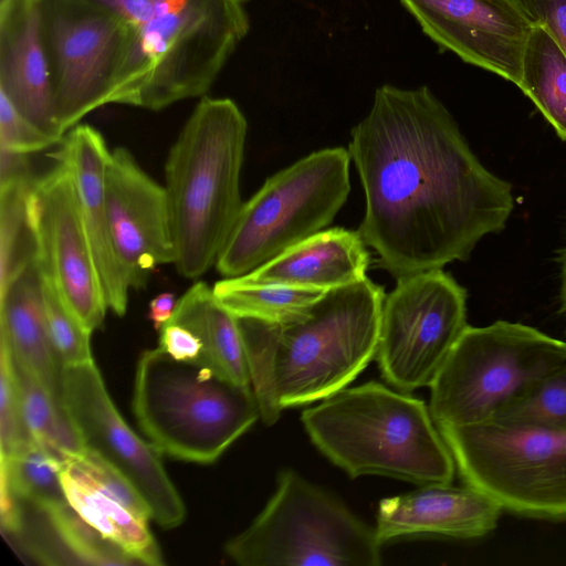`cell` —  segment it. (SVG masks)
<instances>
[{
  "label": "cell",
  "mask_w": 566,
  "mask_h": 566,
  "mask_svg": "<svg viewBox=\"0 0 566 566\" xmlns=\"http://www.w3.org/2000/svg\"><path fill=\"white\" fill-rule=\"evenodd\" d=\"M85 474L98 489L111 495L142 520L149 521L151 511L139 492L114 467L95 452L85 449L83 453L67 461Z\"/></svg>",
  "instance_id": "cell-33"
},
{
  "label": "cell",
  "mask_w": 566,
  "mask_h": 566,
  "mask_svg": "<svg viewBox=\"0 0 566 566\" xmlns=\"http://www.w3.org/2000/svg\"><path fill=\"white\" fill-rule=\"evenodd\" d=\"M0 338L15 361L63 401V366L50 338L34 260L0 293Z\"/></svg>",
  "instance_id": "cell-21"
},
{
  "label": "cell",
  "mask_w": 566,
  "mask_h": 566,
  "mask_svg": "<svg viewBox=\"0 0 566 566\" xmlns=\"http://www.w3.org/2000/svg\"><path fill=\"white\" fill-rule=\"evenodd\" d=\"M217 302L235 317L287 323L303 316L325 292L274 283L224 277L213 286Z\"/></svg>",
  "instance_id": "cell-25"
},
{
  "label": "cell",
  "mask_w": 566,
  "mask_h": 566,
  "mask_svg": "<svg viewBox=\"0 0 566 566\" xmlns=\"http://www.w3.org/2000/svg\"><path fill=\"white\" fill-rule=\"evenodd\" d=\"M177 300L172 293L164 292L155 296L149 303V319L153 322L156 331L171 318Z\"/></svg>",
  "instance_id": "cell-38"
},
{
  "label": "cell",
  "mask_w": 566,
  "mask_h": 566,
  "mask_svg": "<svg viewBox=\"0 0 566 566\" xmlns=\"http://www.w3.org/2000/svg\"><path fill=\"white\" fill-rule=\"evenodd\" d=\"M358 231L322 230L254 271L238 276L250 283H274L331 290L366 277L370 262Z\"/></svg>",
  "instance_id": "cell-20"
},
{
  "label": "cell",
  "mask_w": 566,
  "mask_h": 566,
  "mask_svg": "<svg viewBox=\"0 0 566 566\" xmlns=\"http://www.w3.org/2000/svg\"><path fill=\"white\" fill-rule=\"evenodd\" d=\"M62 484L67 502L81 517L138 564H165L159 546L148 528V521L136 516L70 464L62 471Z\"/></svg>",
  "instance_id": "cell-23"
},
{
  "label": "cell",
  "mask_w": 566,
  "mask_h": 566,
  "mask_svg": "<svg viewBox=\"0 0 566 566\" xmlns=\"http://www.w3.org/2000/svg\"><path fill=\"white\" fill-rule=\"evenodd\" d=\"M381 545L375 527L337 497L283 470L264 509L224 552L242 566H377Z\"/></svg>",
  "instance_id": "cell-8"
},
{
  "label": "cell",
  "mask_w": 566,
  "mask_h": 566,
  "mask_svg": "<svg viewBox=\"0 0 566 566\" xmlns=\"http://www.w3.org/2000/svg\"><path fill=\"white\" fill-rule=\"evenodd\" d=\"M40 276L46 325L61 365L64 367L92 360V333L66 308L50 281L41 273Z\"/></svg>",
  "instance_id": "cell-31"
},
{
  "label": "cell",
  "mask_w": 566,
  "mask_h": 566,
  "mask_svg": "<svg viewBox=\"0 0 566 566\" xmlns=\"http://www.w3.org/2000/svg\"><path fill=\"white\" fill-rule=\"evenodd\" d=\"M565 365L566 343L532 326L468 325L429 386L430 413L438 427L493 421Z\"/></svg>",
  "instance_id": "cell-7"
},
{
  "label": "cell",
  "mask_w": 566,
  "mask_h": 566,
  "mask_svg": "<svg viewBox=\"0 0 566 566\" xmlns=\"http://www.w3.org/2000/svg\"><path fill=\"white\" fill-rule=\"evenodd\" d=\"M133 411L161 454L200 464L217 461L260 418L251 386L159 346L137 361Z\"/></svg>",
  "instance_id": "cell-6"
},
{
  "label": "cell",
  "mask_w": 566,
  "mask_h": 566,
  "mask_svg": "<svg viewBox=\"0 0 566 566\" xmlns=\"http://www.w3.org/2000/svg\"><path fill=\"white\" fill-rule=\"evenodd\" d=\"M532 27H539L566 54V0H513Z\"/></svg>",
  "instance_id": "cell-35"
},
{
  "label": "cell",
  "mask_w": 566,
  "mask_h": 566,
  "mask_svg": "<svg viewBox=\"0 0 566 566\" xmlns=\"http://www.w3.org/2000/svg\"><path fill=\"white\" fill-rule=\"evenodd\" d=\"M247 129L232 99L202 96L169 150L164 187L172 264L186 279H198L216 264L241 210Z\"/></svg>",
  "instance_id": "cell-4"
},
{
  "label": "cell",
  "mask_w": 566,
  "mask_h": 566,
  "mask_svg": "<svg viewBox=\"0 0 566 566\" xmlns=\"http://www.w3.org/2000/svg\"><path fill=\"white\" fill-rule=\"evenodd\" d=\"M441 49L517 86L532 25L513 0H399Z\"/></svg>",
  "instance_id": "cell-15"
},
{
  "label": "cell",
  "mask_w": 566,
  "mask_h": 566,
  "mask_svg": "<svg viewBox=\"0 0 566 566\" xmlns=\"http://www.w3.org/2000/svg\"><path fill=\"white\" fill-rule=\"evenodd\" d=\"M34 179L0 187V293L34 260L25 214Z\"/></svg>",
  "instance_id": "cell-28"
},
{
  "label": "cell",
  "mask_w": 566,
  "mask_h": 566,
  "mask_svg": "<svg viewBox=\"0 0 566 566\" xmlns=\"http://www.w3.org/2000/svg\"><path fill=\"white\" fill-rule=\"evenodd\" d=\"M159 347L177 360H196L202 350L200 339L188 328L166 323L159 331Z\"/></svg>",
  "instance_id": "cell-36"
},
{
  "label": "cell",
  "mask_w": 566,
  "mask_h": 566,
  "mask_svg": "<svg viewBox=\"0 0 566 566\" xmlns=\"http://www.w3.org/2000/svg\"><path fill=\"white\" fill-rule=\"evenodd\" d=\"M314 446L349 476L451 483L455 463L422 400L370 381L343 388L302 413Z\"/></svg>",
  "instance_id": "cell-5"
},
{
  "label": "cell",
  "mask_w": 566,
  "mask_h": 566,
  "mask_svg": "<svg viewBox=\"0 0 566 566\" xmlns=\"http://www.w3.org/2000/svg\"><path fill=\"white\" fill-rule=\"evenodd\" d=\"M93 1L128 30L108 104L160 111L203 96L250 28V0Z\"/></svg>",
  "instance_id": "cell-3"
},
{
  "label": "cell",
  "mask_w": 566,
  "mask_h": 566,
  "mask_svg": "<svg viewBox=\"0 0 566 566\" xmlns=\"http://www.w3.org/2000/svg\"><path fill=\"white\" fill-rule=\"evenodd\" d=\"M59 144L27 119L8 99L0 93V148L30 155L44 150Z\"/></svg>",
  "instance_id": "cell-34"
},
{
  "label": "cell",
  "mask_w": 566,
  "mask_h": 566,
  "mask_svg": "<svg viewBox=\"0 0 566 566\" xmlns=\"http://www.w3.org/2000/svg\"><path fill=\"white\" fill-rule=\"evenodd\" d=\"M493 421L566 430V365L545 377Z\"/></svg>",
  "instance_id": "cell-30"
},
{
  "label": "cell",
  "mask_w": 566,
  "mask_h": 566,
  "mask_svg": "<svg viewBox=\"0 0 566 566\" xmlns=\"http://www.w3.org/2000/svg\"><path fill=\"white\" fill-rule=\"evenodd\" d=\"M28 157L0 148V187L33 179Z\"/></svg>",
  "instance_id": "cell-37"
},
{
  "label": "cell",
  "mask_w": 566,
  "mask_h": 566,
  "mask_svg": "<svg viewBox=\"0 0 566 566\" xmlns=\"http://www.w3.org/2000/svg\"><path fill=\"white\" fill-rule=\"evenodd\" d=\"M65 465L32 439L12 454L0 458V482L20 501L40 509L62 505L69 503L62 484Z\"/></svg>",
  "instance_id": "cell-27"
},
{
  "label": "cell",
  "mask_w": 566,
  "mask_h": 566,
  "mask_svg": "<svg viewBox=\"0 0 566 566\" xmlns=\"http://www.w3.org/2000/svg\"><path fill=\"white\" fill-rule=\"evenodd\" d=\"M0 93L32 124L61 142L48 56L31 0L0 9Z\"/></svg>",
  "instance_id": "cell-19"
},
{
  "label": "cell",
  "mask_w": 566,
  "mask_h": 566,
  "mask_svg": "<svg viewBox=\"0 0 566 566\" xmlns=\"http://www.w3.org/2000/svg\"><path fill=\"white\" fill-rule=\"evenodd\" d=\"M109 227L117 260L130 287L143 289L153 270L174 263L175 248L165 187L132 153H109L105 177Z\"/></svg>",
  "instance_id": "cell-16"
},
{
  "label": "cell",
  "mask_w": 566,
  "mask_h": 566,
  "mask_svg": "<svg viewBox=\"0 0 566 566\" xmlns=\"http://www.w3.org/2000/svg\"><path fill=\"white\" fill-rule=\"evenodd\" d=\"M14 366L23 419L31 438L65 463L83 453L84 443L63 401L55 398L15 359Z\"/></svg>",
  "instance_id": "cell-26"
},
{
  "label": "cell",
  "mask_w": 566,
  "mask_h": 566,
  "mask_svg": "<svg viewBox=\"0 0 566 566\" xmlns=\"http://www.w3.org/2000/svg\"><path fill=\"white\" fill-rule=\"evenodd\" d=\"M517 87L566 140V54L539 27H532Z\"/></svg>",
  "instance_id": "cell-24"
},
{
  "label": "cell",
  "mask_w": 566,
  "mask_h": 566,
  "mask_svg": "<svg viewBox=\"0 0 566 566\" xmlns=\"http://www.w3.org/2000/svg\"><path fill=\"white\" fill-rule=\"evenodd\" d=\"M62 400L85 449L98 454L132 483L158 525L179 526L186 507L165 470L161 453L123 419L93 359L63 367Z\"/></svg>",
  "instance_id": "cell-14"
},
{
  "label": "cell",
  "mask_w": 566,
  "mask_h": 566,
  "mask_svg": "<svg viewBox=\"0 0 566 566\" xmlns=\"http://www.w3.org/2000/svg\"><path fill=\"white\" fill-rule=\"evenodd\" d=\"M31 440L23 419L14 359L8 343L0 338V458Z\"/></svg>",
  "instance_id": "cell-32"
},
{
  "label": "cell",
  "mask_w": 566,
  "mask_h": 566,
  "mask_svg": "<svg viewBox=\"0 0 566 566\" xmlns=\"http://www.w3.org/2000/svg\"><path fill=\"white\" fill-rule=\"evenodd\" d=\"M438 428L465 483L502 510L566 518V430L500 421Z\"/></svg>",
  "instance_id": "cell-10"
},
{
  "label": "cell",
  "mask_w": 566,
  "mask_h": 566,
  "mask_svg": "<svg viewBox=\"0 0 566 566\" xmlns=\"http://www.w3.org/2000/svg\"><path fill=\"white\" fill-rule=\"evenodd\" d=\"M560 263V305L566 315V248L563 251Z\"/></svg>",
  "instance_id": "cell-39"
},
{
  "label": "cell",
  "mask_w": 566,
  "mask_h": 566,
  "mask_svg": "<svg viewBox=\"0 0 566 566\" xmlns=\"http://www.w3.org/2000/svg\"><path fill=\"white\" fill-rule=\"evenodd\" d=\"M53 86L54 118L63 136L107 105L128 45L125 23L93 0H31Z\"/></svg>",
  "instance_id": "cell-11"
},
{
  "label": "cell",
  "mask_w": 566,
  "mask_h": 566,
  "mask_svg": "<svg viewBox=\"0 0 566 566\" xmlns=\"http://www.w3.org/2000/svg\"><path fill=\"white\" fill-rule=\"evenodd\" d=\"M385 296L366 276L326 290L303 316L287 323L237 317L266 426L286 408L345 388L376 357Z\"/></svg>",
  "instance_id": "cell-2"
},
{
  "label": "cell",
  "mask_w": 566,
  "mask_h": 566,
  "mask_svg": "<svg viewBox=\"0 0 566 566\" xmlns=\"http://www.w3.org/2000/svg\"><path fill=\"white\" fill-rule=\"evenodd\" d=\"M59 145L50 157L72 177L106 304L123 316L130 286L117 260L109 227L105 177L111 151L103 135L87 124L75 125Z\"/></svg>",
  "instance_id": "cell-17"
},
{
  "label": "cell",
  "mask_w": 566,
  "mask_h": 566,
  "mask_svg": "<svg viewBox=\"0 0 566 566\" xmlns=\"http://www.w3.org/2000/svg\"><path fill=\"white\" fill-rule=\"evenodd\" d=\"M52 530V536L65 557L90 565L138 564L130 555L88 524L70 505L42 509Z\"/></svg>",
  "instance_id": "cell-29"
},
{
  "label": "cell",
  "mask_w": 566,
  "mask_h": 566,
  "mask_svg": "<svg viewBox=\"0 0 566 566\" xmlns=\"http://www.w3.org/2000/svg\"><path fill=\"white\" fill-rule=\"evenodd\" d=\"M502 507L471 485L427 483L380 501L376 534L381 544L408 536L474 538L489 534Z\"/></svg>",
  "instance_id": "cell-18"
},
{
  "label": "cell",
  "mask_w": 566,
  "mask_h": 566,
  "mask_svg": "<svg viewBox=\"0 0 566 566\" xmlns=\"http://www.w3.org/2000/svg\"><path fill=\"white\" fill-rule=\"evenodd\" d=\"M25 214L39 272L84 328L93 333L102 325L108 306L75 186L63 165L55 163L34 179L27 196Z\"/></svg>",
  "instance_id": "cell-13"
},
{
  "label": "cell",
  "mask_w": 566,
  "mask_h": 566,
  "mask_svg": "<svg viewBox=\"0 0 566 566\" xmlns=\"http://www.w3.org/2000/svg\"><path fill=\"white\" fill-rule=\"evenodd\" d=\"M348 153L365 195L358 232L396 280L467 261L513 212L512 186L483 166L427 86L378 87Z\"/></svg>",
  "instance_id": "cell-1"
},
{
  "label": "cell",
  "mask_w": 566,
  "mask_h": 566,
  "mask_svg": "<svg viewBox=\"0 0 566 566\" xmlns=\"http://www.w3.org/2000/svg\"><path fill=\"white\" fill-rule=\"evenodd\" d=\"M167 323L191 331L201 342L197 361L227 379L251 386L244 344L237 317L216 300L206 282L193 283L179 298Z\"/></svg>",
  "instance_id": "cell-22"
},
{
  "label": "cell",
  "mask_w": 566,
  "mask_h": 566,
  "mask_svg": "<svg viewBox=\"0 0 566 566\" xmlns=\"http://www.w3.org/2000/svg\"><path fill=\"white\" fill-rule=\"evenodd\" d=\"M348 150L324 148L265 180L243 202L217 259L223 277L245 275L325 230L350 192Z\"/></svg>",
  "instance_id": "cell-9"
},
{
  "label": "cell",
  "mask_w": 566,
  "mask_h": 566,
  "mask_svg": "<svg viewBox=\"0 0 566 566\" xmlns=\"http://www.w3.org/2000/svg\"><path fill=\"white\" fill-rule=\"evenodd\" d=\"M17 0H0V9L7 8Z\"/></svg>",
  "instance_id": "cell-40"
},
{
  "label": "cell",
  "mask_w": 566,
  "mask_h": 566,
  "mask_svg": "<svg viewBox=\"0 0 566 566\" xmlns=\"http://www.w3.org/2000/svg\"><path fill=\"white\" fill-rule=\"evenodd\" d=\"M396 281L382 303L376 357L384 378L410 392L431 385L468 326L467 291L443 269Z\"/></svg>",
  "instance_id": "cell-12"
}]
</instances>
